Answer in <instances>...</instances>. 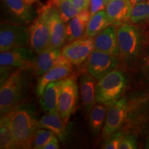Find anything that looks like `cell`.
<instances>
[{
	"label": "cell",
	"instance_id": "obj_34",
	"mask_svg": "<svg viewBox=\"0 0 149 149\" xmlns=\"http://www.w3.org/2000/svg\"><path fill=\"white\" fill-rule=\"evenodd\" d=\"M26 3H28L29 5H32L33 3H34L36 2V1H38V0H24Z\"/></svg>",
	"mask_w": 149,
	"mask_h": 149
},
{
	"label": "cell",
	"instance_id": "obj_31",
	"mask_svg": "<svg viewBox=\"0 0 149 149\" xmlns=\"http://www.w3.org/2000/svg\"><path fill=\"white\" fill-rule=\"evenodd\" d=\"M72 1L74 6L81 10H87L89 8L91 0H72Z\"/></svg>",
	"mask_w": 149,
	"mask_h": 149
},
{
	"label": "cell",
	"instance_id": "obj_22",
	"mask_svg": "<svg viewBox=\"0 0 149 149\" xmlns=\"http://www.w3.org/2000/svg\"><path fill=\"white\" fill-rule=\"evenodd\" d=\"M109 106L97 103L89 113L88 125L93 135H97L103 129Z\"/></svg>",
	"mask_w": 149,
	"mask_h": 149
},
{
	"label": "cell",
	"instance_id": "obj_5",
	"mask_svg": "<svg viewBox=\"0 0 149 149\" xmlns=\"http://www.w3.org/2000/svg\"><path fill=\"white\" fill-rule=\"evenodd\" d=\"M29 48L37 54L50 46L49 5H46L41 8L38 17L29 28Z\"/></svg>",
	"mask_w": 149,
	"mask_h": 149
},
{
	"label": "cell",
	"instance_id": "obj_1",
	"mask_svg": "<svg viewBox=\"0 0 149 149\" xmlns=\"http://www.w3.org/2000/svg\"><path fill=\"white\" fill-rule=\"evenodd\" d=\"M6 115L17 148H31L39 128V120L34 107L30 104H20Z\"/></svg>",
	"mask_w": 149,
	"mask_h": 149
},
{
	"label": "cell",
	"instance_id": "obj_33",
	"mask_svg": "<svg viewBox=\"0 0 149 149\" xmlns=\"http://www.w3.org/2000/svg\"><path fill=\"white\" fill-rule=\"evenodd\" d=\"M142 68L145 74L149 76V49L143 58Z\"/></svg>",
	"mask_w": 149,
	"mask_h": 149
},
{
	"label": "cell",
	"instance_id": "obj_4",
	"mask_svg": "<svg viewBox=\"0 0 149 149\" xmlns=\"http://www.w3.org/2000/svg\"><path fill=\"white\" fill-rule=\"evenodd\" d=\"M37 56V53L31 48L19 47L1 52V83L9 76L8 69L11 68H31V64Z\"/></svg>",
	"mask_w": 149,
	"mask_h": 149
},
{
	"label": "cell",
	"instance_id": "obj_28",
	"mask_svg": "<svg viewBox=\"0 0 149 149\" xmlns=\"http://www.w3.org/2000/svg\"><path fill=\"white\" fill-rule=\"evenodd\" d=\"M124 135H123L122 131L115 132L106 139L104 143L102 148L104 149H117L120 147V145L122 142Z\"/></svg>",
	"mask_w": 149,
	"mask_h": 149
},
{
	"label": "cell",
	"instance_id": "obj_32",
	"mask_svg": "<svg viewBox=\"0 0 149 149\" xmlns=\"http://www.w3.org/2000/svg\"><path fill=\"white\" fill-rule=\"evenodd\" d=\"M58 137L55 135L52 139L43 147L42 149H57L59 148Z\"/></svg>",
	"mask_w": 149,
	"mask_h": 149
},
{
	"label": "cell",
	"instance_id": "obj_30",
	"mask_svg": "<svg viewBox=\"0 0 149 149\" xmlns=\"http://www.w3.org/2000/svg\"><path fill=\"white\" fill-rule=\"evenodd\" d=\"M108 2L106 0H91L90 6H89L91 15H93L100 11L104 10Z\"/></svg>",
	"mask_w": 149,
	"mask_h": 149
},
{
	"label": "cell",
	"instance_id": "obj_18",
	"mask_svg": "<svg viewBox=\"0 0 149 149\" xmlns=\"http://www.w3.org/2000/svg\"><path fill=\"white\" fill-rule=\"evenodd\" d=\"M96 79L91 74L85 73L79 79L81 102L86 113H89L96 102Z\"/></svg>",
	"mask_w": 149,
	"mask_h": 149
},
{
	"label": "cell",
	"instance_id": "obj_36",
	"mask_svg": "<svg viewBox=\"0 0 149 149\" xmlns=\"http://www.w3.org/2000/svg\"><path fill=\"white\" fill-rule=\"evenodd\" d=\"M145 148L147 149H149V136L147 137L146 140V143H145Z\"/></svg>",
	"mask_w": 149,
	"mask_h": 149
},
{
	"label": "cell",
	"instance_id": "obj_7",
	"mask_svg": "<svg viewBox=\"0 0 149 149\" xmlns=\"http://www.w3.org/2000/svg\"><path fill=\"white\" fill-rule=\"evenodd\" d=\"M29 28L19 24L1 23L0 27V51L29 45Z\"/></svg>",
	"mask_w": 149,
	"mask_h": 149
},
{
	"label": "cell",
	"instance_id": "obj_37",
	"mask_svg": "<svg viewBox=\"0 0 149 149\" xmlns=\"http://www.w3.org/2000/svg\"><path fill=\"white\" fill-rule=\"evenodd\" d=\"M106 1H107V2H108V3H109V1H110V0H106Z\"/></svg>",
	"mask_w": 149,
	"mask_h": 149
},
{
	"label": "cell",
	"instance_id": "obj_2",
	"mask_svg": "<svg viewBox=\"0 0 149 149\" xmlns=\"http://www.w3.org/2000/svg\"><path fill=\"white\" fill-rule=\"evenodd\" d=\"M30 87L29 74L25 68H18L1 83L0 113L8 114L21 104Z\"/></svg>",
	"mask_w": 149,
	"mask_h": 149
},
{
	"label": "cell",
	"instance_id": "obj_6",
	"mask_svg": "<svg viewBox=\"0 0 149 149\" xmlns=\"http://www.w3.org/2000/svg\"><path fill=\"white\" fill-rule=\"evenodd\" d=\"M117 37L121 55L127 59L136 57L141 44V35L138 28L126 22L121 24L117 29Z\"/></svg>",
	"mask_w": 149,
	"mask_h": 149
},
{
	"label": "cell",
	"instance_id": "obj_12",
	"mask_svg": "<svg viewBox=\"0 0 149 149\" xmlns=\"http://www.w3.org/2000/svg\"><path fill=\"white\" fill-rule=\"evenodd\" d=\"M72 64L61 55L57 60V64L37 79L35 93L40 97L48 84L61 81L70 77L72 73Z\"/></svg>",
	"mask_w": 149,
	"mask_h": 149
},
{
	"label": "cell",
	"instance_id": "obj_15",
	"mask_svg": "<svg viewBox=\"0 0 149 149\" xmlns=\"http://www.w3.org/2000/svg\"><path fill=\"white\" fill-rule=\"evenodd\" d=\"M133 6L130 0H110L105 8L110 24L120 25L129 20Z\"/></svg>",
	"mask_w": 149,
	"mask_h": 149
},
{
	"label": "cell",
	"instance_id": "obj_26",
	"mask_svg": "<svg viewBox=\"0 0 149 149\" xmlns=\"http://www.w3.org/2000/svg\"><path fill=\"white\" fill-rule=\"evenodd\" d=\"M0 148L1 149H13L17 148L10 127L8 125V117L6 115L1 117V125H0Z\"/></svg>",
	"mask_w": 149,
	"mask_h": 149
},
{
	"label": "cell",
	"instance_id": "obj_21",
	"mask_svg": "<svg viewBox=\"0 0 149 149\" xmlns=\"http://www.w3.org/2000/svg\"><path fill=\"white\" fill-rule=\"evenodd\" d=\"M9 12L24 24H29L33 19V9L24 0H3Z\"/></svg>",
	"mask_w": 149,
	"mask_h": 149
},
{
	"label": "cell",
	"instance_id": "obj_29",
	"mask_svg": "<svg viewBox=\"0 0 149 149\" xmlns=\"http://www.w3.org/2000/svg\"><path fill=\"white\" fill-rule=\"evenodd\" d=\"M137 148V140L133 135L124 136L119 149H135Z\"/></svg>",
	"mask_w": 149,
	"mask_h": 149
},
{
	"label": "cell",
	"instance_id": "obj_3",
	"mask_svg": "<svg viewBox=\"0 0 149 149\" xmlns=\"http://www.w3.org/2000/svg\"><path fill=\"white\" fill-rule=\"evenodd\" d=\"M126 84V77L121 70L109 72L97 83L96 102L109 106L119 100Z\"/></svg>",
	"mask_w": 149,
	"mask_h": 149
},
{
	"label": "cell",
	"instance_id": "obj_14",
	"mask_svg": "<svg viewBox=\"0 0 149 149\" xmlns=\"http://www.w3.org/2000/svg\"><path fill=\"white\" fill-rule=\"evenodd\" d=\"M61 55V48L48 46L40 53L31 64V69L35 74L40 77L57 64V60Z\"/></svg>",
	"mask_w": 149,
	"mask_h": 149
},
{
	"label": "cell",
	"instance_id": "obj_9",
	"mask_svg": "<svg viewBox=\"0 0 149 149\" xmlns=\"http://www.w3.org/2000/svg\"><path fill=\"white\" fill-rule=\"evenodd\" d=\"M78 93V86L73 76L63 80L59 100V113L66 124L75 109Z\"/></svg>",
	"mask_w": 149,
	"mask_h": 149
},
{
	"label": "cell",
	"instance_id": "obj_27",
	"mask_svg": "<svg viewBox=\"0 0 149 149\" xmlns=\"http://www.w3.org/2000/svg\"><path fill=\"white\" fill-rule=\"evenodd\" d=\"M55 135L54 133L51 130L39 128L35 135L32 148L35 149H42L43 147Z\"/></svg>",
	"mask_w": 149,
	"mask_h": 149
},
{
	"label": "cell",
	"instance_id": "obj_11",
	"mask_svg": "<svg viewBox=\"0 0 149 149\" xmlns=\"http://www.w3.org/2000/svg\"><path fill=\"white\" fill-rule=\"evenodd\" d=\"M127 111V101L126 99H120L110 104L102 129V137L107 139L120 129L126 119Z\"/></svg>",
	"mask_w": 149,
	"mask_h": 149
},
{
	"label": "cell",
	"instance_id": "obj_35",
	"mask_svg": "<svg viewBox=\"0 0 149 149\" xmlns=\"http://www.w3.org/2000/svg\"><path fill=\"white\" fill-rule=\"evenodd\" d=\"M145 1V0H130V1L132 3V4L133 5H135L136 3L141 2V1Z\"/></svg>",
	"mask_w": 149,
	"mask_h": 149
},
{
	"label": "cell",
	"instance_id": "obj_17",
	"mask_svg": "<svg viewBox=\"0 0 149 149\" xmlns=\"http://www.w3.org/2000/svg\"><path fill=\"white\" fill-rule=\"evenodd\" d=\"M63 80L48 84L40 97V107L46 113H59V100Z\"/></svg>",
	"mask_w": 149,
	"mask_h": 149
},
{
	"label": "cell",
	"instance_id": "obj_19",
	"mask_svg": "<svg viewBox=\"0 0 149 149\" xmlns=\"http://www.w3.org/2000/svg\"><path fill=\"white\" fill-rule=\"evenodd\" d=\"M91 17L89 9L81 10L66 25V42H71L85 35L86 30Z\"/></svg>",
	"mask_w": 149,
	"mask_h": 149
},
{
	"label": "cell",
	"instance_id": "obj_16",
	"mask_svg": "<svg viewBox=\"0 0 149 149\" xmlns=\"http://www.w3.org/2000/svg\"><path fill=\"white\" fill-rule=\"evenodd\" d=\"M95 48L98 51L111 55H120L117 29L115 25H109L95 37Z\"/></svg>",
	"mask_w": 149,
	"mask_h": 149
},
{
	"label": "cell",
	"instance_id": "obj_10",
	"mask_svg": "<svg viewBox=\"0 0 149 149\" xmlns=\"http://www.w3.org/2000/svg\"><path fill=\"white\" fill-rule=\"evenodd\" d=\"M95 49L94 37H81L61 48V55L70 64L77 66L88 59Z\"/></svg>",
	"mask_w": 149,
	"mask_h": 149
},
{
	"label": "cell",
	"instance_id": "obj_20",
	"mask_svg": "<svg viewBox=\"0 0 149 149\" xmlns=\"http://www.w3.org/2000/svg\"><path fill=\"white\" fill-rule=\"evenodd\" d=\"M38 125L39 128L51 130L60 141H64L66 139V124L59 113H47L39 120Z\"/></svg>",
	"mask_w": 149,
	"mask_h": 149
},
{
	"label": "cell",
	"instance_id": "obj_23",
	"mask_svg": "<svg viewBox=\"0 0 149 149\" xmlns=\"http://www.w3.org/2000/svg\"><path fill=\"white\" fill-rule=\"evenodd\" d=\"M110 24L106 10H102L91 15L89 20L85 36L87 37H95Z\"/></svg>",
	"mask_w": 149,
	"mask_h": 149
},
{
	"label": "cell",
	"instance_id": "obj_8",
	"mask_svg": "<svg viewBox=\"0 0 149 149\" xmlns=\"http://www.w3.org/2000/svg\"><path fill=\"white\" fill-rule=\"evenodd\" d=\"M118 62L117 55L95 49L88 57L87 71L97 80H100L116 69Z\"/></svg>",
	"mask_w": 149,
	"mask_h": 149
},
{
	"label": "cell",
	"instance_id": "obj_13",
	"mask_svg": "<svg viewBox=\"0 0 149 149\" xmlns=\"http://www.w3.org/2000/svg\"><path fill=\"white\" fill-rule=\"evenodd\" d=\"M49 5V23L51 31L50 47L62 48L66 42V26L55 6Z\"/></svg>",
	"mask_w": 149,
	"mask_h": 149
},
{
	"label": "cell",
	"instance_id": "obj_25",
	"mask_svg": "<svg viewBox=\"0 0 149 149\" xmlns=\"http://www.w3.org/2000/svg\"><path fill=\"white\" fill-rule=\"evenodd\" d=\"M129 20L133 24L148 23L149 0H145L133 6Z\"/></svg>",
	"mask_w": 149,
	"mask_h": 149
},
{
	"label": "cell",
	"instance_id": "obj_24",
	"mask_svg": "<svg viewBox=\"0 0 149 149\" xmlns=\"http://www.w3.org/2000/svg\"><path fill=\"white\" fill-rule=\"evenodd\" d=\"M52 5L57 7L61 19L65 23L69 22L81 11L74 6L72 0H57Z\"/></svg>",
	"mask_w": 149,
	"mask_h": 149
}]
</instances>
